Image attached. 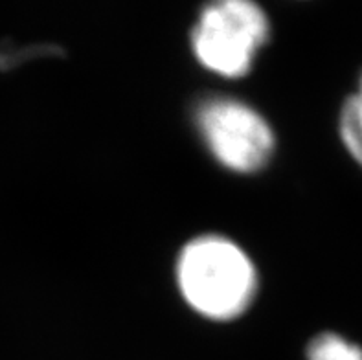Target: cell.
Masks as SVG:
<instances>
[{"label":"cell","mask_w":362,"mask_h":360,"mask_svg":"<svg viewBox=\"0 0 362 360\" xmlns=\"http://www.w3.org/2000/svg\"><path fill=\"white\" fill-rule=\"evenodd\" d=\"M173 279L189 313L211 324L243 318L262 291V274L250 252L219 232L184 241L175 255Z\"/></svg>","instance_id":"obj_1"},{"label":"cell","mask_w":362,"mask_h":360,"mask_svg":"<svg viewBox=\"0 0 362 360\" xmlns=\"http://www.w3.org/2000/svg\"><path fill=\"white\" fill-rule=\"evenodd\" d=\"M193 131L221 169L238 177H254L272 164L278 134L271 120L250 101L211 92L192 105Z\"/></svg>","instance_id":"obj_2"},{"label":"cell","mask_w":362,"mask_h":360,"mask_svg":"<svg viewBox=\"0 0 362 360\" xmlns=\"http://www.w3.org/2000/svg\"><path fill=\"white\" fill-rule=\"evenodd\" d=\"M271 39V21L256 0H208L189 33L193 59L204 72L247 78Z\"/></svg>","instance_id":"obj_3"},{"label":"cell","mask_w":362,"mask_h":360,"mask_svg":"<svg viewBox=\"0 0 362 360\" xmlns=\"http://www.w3.org/2000/svg\"><path fill=\"white\" fill-rule=\"evenodd\" d=\"M337 131L346 153L358 168H362V72L355 91L348 94L340 105Z\"/></svg>","instance_id":"obj_4"},{"label":"cell","mask_w":362,"mask_h":360,"mask_svg":"<svg viewBox=\"0 0 362 360\" xmlns=\"http://www.w3.org/2000/svg\"><path fill=\"white\" fill-rule=\"evenodd\" d=\"M305 360H362V347L335 331H322L309 340Z\"/></svg>","instance_id":"obj_5"},{"label":"cell","mask_w":362,"mask_h":360,"mask_svg":"<svg viewBox=\"0 0 362 360\" xmlns=\"http://www.w3.org/2000/svg\"><path fill=\"white\" fill-rule=\"evenodd\" d=\"M64 55L63 48L52 42H35V45H8L0 46V70L9 72L17 66H23L28 61L48 59V57H61Z\"/></svg>","instance_id":"obj_6"}]
</instances>
